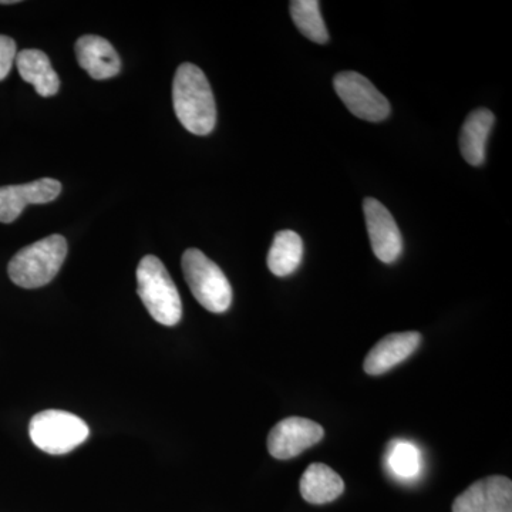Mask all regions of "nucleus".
Masks as SVG:
<instances>
[{
    "instance_id": "obj_1",
    "label": "nucleus",
    "mask_w": 512,
    "mask_h": 512,
    "mask_svg": "<svg viewBox=\"0 0 512 512\" xmlns=\"http://www.w3.org/2000/svg\"><path fill=\"white\" fill-rule=\"evenodd\" d=\"M173 104L185 130L197 136H208L217 123V106L210 83L200 67L183 63L175 73Z\"/></svg>"
},
{
    "instance_id": "obj_2",
    "label": "nucleus",
    "mask_w": 512,
    "mask_h": 512,
    "mask_svg": "<svg viewBox=\"0 0 512 512\" xmlns=\"http://www.w3.org/2000/svg\"><path fill=\"white\" fill-rule=\"evenodd\" d=\"M67 256V241L62 235H50L20 249L9 262L13 284L25 289L42 288L55 279Z\"/></svg>"
},
{
    "instance_id": "obj_3",
    "label": "nucleus",
    "mask_w": 512,
    "mask_h": 512,
    "mask_svg": "<svg viewBox=\"0 0 512 512\" xmlns=\"http://www.w3.org/2000/svg\"><path fill=\"white\" fill-rule=\"evenodd\" d=\"M138 296L154 320L175 326L183 318V303L163 262L154 255L141 259L137 268Z\"/></svg>"
},
{
    "instance_id": "obj_4",
    "label": "nucleus",
    "mask_w": 512,
    "mask_h": 512,
    "mask_svg": "<svg viewBox=\"0 0 512 512\" xmlns=\"http://www.w3.org/2000/svg\"><path fill=\"white\" fill-rule=\"evenodd\" d=\"M181 265L185 281L202 308L212 313L227 312L232 303V288L220 266L195 248L184 252Z\"/></svg>"
},
{
    "instance_id": "obj_5",
    "label": "nucleus",
    "mask_w": 512,
    "mask_h": 512,
    "mask_svg": "<svg viewBox=\"0 0 512 512\" xmlns=\"http://www.w3.org/2000/svg\"><path fill=\"white\" fill-rule=\"evenodd\" d=\"M30 439L40 450L53 456L67 454L89 437L86 421L63 410H45L30 420Z\"/></svg>"
},
{
    "instance_id": "obj_6",
    "label": "nucleus",
    "mask_w": 512,
    "mask_h": 512,
    "mask_svg": "<svg viewBox=\"0 0 512 512\" xmlns=\"http://www.w3.org/2000/svg\"><path fill=\"white\" fill-rule=\"evenodd\" d=\"M333 87L350 113L359 119L379 123L390 116V103L365 76L356 72H340Z\"/></svg>"
},
{
    "instance_id": "obj_7",
    "label": "nucleus",
    "mask_w": 512,
    "mask_h": 512,
    "mask_svg": "<svg viewBox=\"0 0 512 512\" xmlns=\"http://www.w3.org/2000/svg\"><path fill=\"white\" fill-rule=\"evenodd\" d=\"M323 436L325 430L316 421L293 416L276 424L269 433L266 446L272 457L291 460L318 444Z\"/></svg>"
},
{
    "instance_id": "obj_8",
    "label": "nucleus",
    "mask_w": 512,
    "mask_h": 512,
    "mask_svg": "<svg viewBox=\"0 0 512 512\" xmlns=\"http://www.w3.org/2000/svg\"><path fill=\"white\" fill-rule=\"evenodd\" d=\"M363 212L373 252L384 264H393L403 252L402 232L393 215L375 198H366Z\"/></svg>"
},
{
    "instance_id": "obj_9",
    "label": "nucleus",
    "mask_w": 512,
    "mask_h": 512,
    "mask_svg": "<svg viewBox=\"0 0 512 512\" xmlns=\"http://www.w3.org/2000/svg\"><path fill=\"white\" fill-rule=\"evenodd\" d=\"M453 512H512V481L491 476L471 484L454 501Z\"/></svg>"
},
{
    "instance_id": "obj_10",
    "label": "nucleus",
    "mask_w": 512,
    "mask_h": 512,
    "mask_svg": "<svg viewBox=\"0 0 512 512\" xmlns=\"http://www.w3.org/2000/svg\"><path fill=\"white\" fill-rule=\"evenodd\" d=\"M60 192H62V184L53 178L0 187V222L10 224L18 220L28 205L55 201Z\"/></svg>"
},
{
    "instance_id": "obj_11",
    "label": "nucleus",
    "mask_w": 512,
    "mask_h": 512,
    "mask_svg": "<svg viewBox=\"0 0 512 512\" xmlns=\"http://www.w3.org/2000/svg\"><path fill=\"white\" fill-rule=\"evenodd\" d=\"M421 335L417 332L392 333L380 340L365 359V372L370 376H380L394 366L412 356L419 348Z\"/></svg>"
},
{
    "instance_id": "obj_12",
    "label": "nucleus",
    "mask_w": 512,
    "mask_h": 512,
    "mask_svg": "<svg viewBox=\"0 0 512 512\" xmlns=\"http://www.w3.org/2000/svg\"><path fill=\"white\" fill-rule=\"evenodd\" d=\"M76 56L82 69L93 79L106 80L117 76L121 69L120 56L109 42L100 36L80 37L76 43Z\"/></svg>"
},
{
    "instance_id": "obj_13",
    "label": "nucleus",
    "mask_w": 512,
    "mask_h": 512,
    "mask_svg": "<svg viewBox=\"0 0 512 512\" xmlns=\"http://www.w3.org/2000/svg\"><path fill=\"white\" fill-rule=\"evenodd\" d=\"M20 77L35 87L36 93L42 97L55 96L60 89L59 76L50 63L49 57L42 50L26 49L16 56Z\"/></svg>"
},
{
    "instance_id": "obj_14",
    "label": "nucleus",
    "mask_w": 512,
    "mask_h": 512,
    "mask_svg": "<svg viewBox=\"0 0 512 512\" xmlns=\"http://www.w3.org/2000/svg\"><path fill=\"white\" fill-rule=\"evenodd\" d=\"M494 114L487 109H477L468 114L460 134V151L470 165L485 161L488 136L494 126Z\"/></svg>"
},
{
    "instance_id": "obj_15",
    "label": "nucleus",
    "mask_w": 512,
    "mask_h": 512,
    "mask_svg": "<svg viewBox=\"0 0 512 512\" xmlns=\"http://www.w3.org/2000/svg\"><path fill=\"white\" fill-rule=\"evenodd\" d=\"M299 490L303 500L308 503L328 504L343 494L345 483L332 468L322 463H313L303 473Z\"/></svg>"
},
{
    "instance_id": "obj_16",
    "label": "nucleus",
    "mask_w": 512,
    "mask_h": 512,
    "mask_svg": "<svg viewBox=\"0 0 512 512\" xmlns=\"http://www.w3.org/2000/svg\"><path fill=\"white\" fill-rule=\"evenodd\" d=\"M302 258V238L296 232L288 231V229L276 232L274 242L268 252V259H266L269 271L284 278L299 268Z\"/></svg>"
},
{
    "instance_id": "obj_17",
    "label": "nucleus",
    "mask_w": 512,
    "mask_h": 512,
    "mask_svg": "<svg viewBox=\"0 0 512 512\" xmlns=\"http://www.w3.org/2000/svg\"><path fill=\"white\" fill-rule=\"evenodd\" d=\"M289 10H291L293 23L303 36L319 45L328 43L329 33L323 22L318 0H293Z\"/></svg>"
},
{
    "instance_id": "obj_18",
    "label": "nucleus",
    "mask_w": 512,
    "mask_h": 512,
    "mask_svg": "<svg viewBox=\"0 0 512 512\" xmlns=\"http://www.w3.org/2000/svg\"><path fill=\"white\" fill-rule=\"evenodd\" d=\"M387 463L394 476L402 480H412L420 473V450L410 441H396L390 448Z\"/></svg>"
},
{
    "instance_id": "obj_19",
    "label": "nucleus",
    "mask_w": 512,
    "mask_h": 512,
    "mask_svg": "<svg viewBox=\"0 0 512 512\" xmlns=\"http://www.w3.org/2000/svg\"><path fill=\"white\" fill-rule=\"evenodd\" d=\"M16 56H18V50H16L15 40L12 37L0 35V82L8 77Z\"/></svg>"
},
{
    "instance_id": "obj_20",
    "label": "nucleus",
    "mask_w": 512,
    "mask_h": 512,
    "mask_svg": "<svg viewBox=\"0 0 512 512\" xmlns=\"http://www.w3.org/2000/svg\"><path fill=\"white\" fill-rule=\"evenodd\" d=\"M13 3H18L16 0H0V5H13Z\"/></svg>"
}]
</instances>
